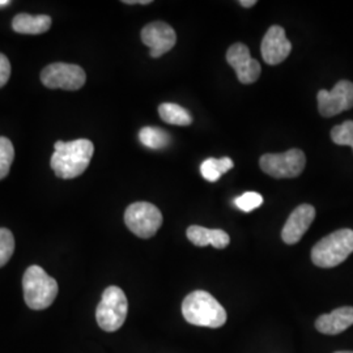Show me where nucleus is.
<instances>
[{
  "instance_id": "2eb2a0df",
  "label": "nucleus",
  "mask_w": 353,
  "mask_h": 353,
  "mask_svg": "<svg viewBox=\"0 0 353 353\" xmlns=\"http://www.w3.org/2000/svg\"><path fill=\"white\" fill-rule=\"evenodd\" d=\"M188 239L198 248L212 245L216 249H225L230 239L223 229H208V228L191 225L188 228Z\"/></svg>"
},
{
  "instance_id": "1a4fd4ad",
  "label": "nucleus",
  "mask_w": 353,
  "mask_h": 353,
  "mask_svg": "<svg viewBox=\"0 0 353 353\" xmlns=\"http://www.w3.org/2000/svg\"><path fill=\"white\" fill-rule=\"evenodd\" d=\"M318 110L322 117H335L353 108V83L341 80L330 92L322 89L318 92Z\"/></svg>"
},
{
  "instance_id": "6e6552de",
  "label": "nucleus",
  "mask_w": 353,
  "mask_h": 353,
  "mask_svg": "<svg viewBox=\"0 0 353 353\" xmlns=\"http://www.w3.org/2000/svg\"><path fill=\"white\" fill-rule=\"evenodd\" d=\"M41 81L50 89L77 90L84 87L87 75L77 64L52 63L42 70Z\"/></svg>"
},
{
  "instance_id": "f257e3e1",
  "label": "nucleus",
  "mask_w": 353,
  "mask_h": 353,
  "mask_svg": "<svg viewBox=\"0 0 353 353\" xmlns=\"http://www.w3.org/2000/svg\"><path fill=\"white\" fill-rule=\"evenodd\" d=\"M51 156L50 166L55 176L62 179H72L81 176L93 157L94 145L88 139H77L74 141H57Z\"/></svg>"
},
{
  "instance_id": "5701e85b",
  "label": "nucleus",
  "mask_w": 353,
  "mask_h": 353,
  "mask_svg": "<svg viewBox=\"0 0 353 353\" xmlns=\"http://www.w3.org/2000/svg\"><path fill=\"white\" fill-rule=\"evenodd\" d=\"M234 204L243 212H252L263 204V196L259 192L248 191L234 199Z\"/></svg>"
},
{
  "instance_id": "dca6fc26",
  "label": "nucleus",
  "mask_w": 353,
  "mask_h": 353,
  "mask_svg": "<svg viewBox=\"0 0 353 353\" xmlns=\"http://www.w3.org/2000/svg\"><path fill=\"white\" fill-rule=\"evenodd\" d=\"M52 20L48 14L32 16L28 13H19L13 17L12 29L20 34H42L51 28Z\"/></svg>"
},
{
  "instance_id": "f03ea898",
  "label": "nucleus",
  "mask_w": 353,
  "mask_h": 353,
  "mask_svg": "<svg viewBox=\"0 0 353 353\" xmlns=\"http://www.w3.org/2000/svg\"><path fill=\"white\" fill-rule=\"evenodd\" d=\"M182 314L195 326L219 328L227 322V312L214 296L205 290H195L182 303Z\"/></svg>"
},
{
  "instance_id": "b1692460",
  "label": "nucleus",
  "mask_w": 353,
  "mask_h": 353,
  "mask_svg": "<svg viewBox=\"0 0 353 353\" xmlns=\"http://www.w3.org/2000/svg\"><path fill=\"white\" fill-rule=\"evenodd\" d=\"M11 76V63L10 59L0 52V88H3Z\"/></svg>"
},
{
  "instance_id": "bb28decb",
  "label": "nucleus",
  "mask_w": 353,
  "mask_h": 353,
  "mask_svg": "<svg viewBox=\"0 0 353 353\" xmlns=\"http://www.w3.org/2000/svg\"><path fill=\"white\" fill-rule=\"evenodd\" d=\"M335 353H353L351 351H341V352H335Z\"/></svg>"
},
{
  "instance_id": "393cba45",
  "label": "nucleus",
  "mask_w": 353,
  "mask_h": 353,
  "mask_svg": "<svg viewBox=\"0 0 353 353\" xmlns=\"http://www.w3.org/2000/svg\"><path fill=\"white\" fill-rule=\"evenodd\" d=\"M240 4L245 8H252L256 4V1L255 0H241Z\"/></svg>"
},
{
  "instance_id": "20e7f679",
  "label": "nucleus",
  "mask_w": 353,
  "mask_h": 353,
  "mask_svg": "<svg viewBox=\"0 0 353 353\" xmlns=\"http://www.w3.org/2000/svg\"><path fill=\"white\" fill-rule=\"evenodd\" d=\"M352 252V229H339L316 243L312 250V261L316 267L332 268L343 263Z\"/></svg>"
},
{
  "instance_id": "9d476101",
  "label": "nucleus",
  "mask_w": 353,
  "mask_h": 353,
  "mask_svg": "<svg viewBox=\"0 0 353 353\" xmlns=\"http://www.w3.org/2000/svg\"><path fill=\"white\" fill-rule=\"evenodd\" d=\"M141 41L150 48L152 58H160L174 48L176 34L174 29L163 21H154L144 26L141 30Z\"/></svg>"
},
{
  "instance_id": "f8f14e48",
  "label": "nucleus",
  "mask_w": 353,
  "mask_h": 353,
  "mask_svg": "<svg viewBox=\"0 0 353 353\" xmlns=\"http://www.w3.org/2000/svg\"><path fill=\"white\" fill-rule=\"evenodd\" d=\"M261 51L263 61L270 65H276L284 62L292 51V43L285 36L284 28L271 26L263 37Z\"/></svg>"
},
{
  "instance_id": "f3484780",
  "label": "nucleus",
  "mask_w": 353,
  "mask_h": 353,
  "mask_svg": "<svg viewBox=\"0 0 353 353\" xmlns=\"http://www.w3.org/2000/svg\"><path fill=\"white\" fill-rule=\"evenodd\" d=\"M159 114L161 119L174 126H190L192 123V115L186 110L185 108L176 105V103H170L165 102L159 106Z\"/></svg>"
},
{
  "instance_id": "6ab92c4d",
  "label": "nucleus",
  "mask_w": 353,
  "mask_h": 353,
  "mask_svg": "<svg viewBox=\"0 0 353 353\" xmlns=\"http://www.w3.org/2000/svg\"><path fill=\"white\" fill-rule=\"evenodd\" d=\"M139 139L147 148L163 150L169 145L170 135L159 127H143L140 130Z\"/></svg>"
},
{
  "instance_id": "cd10ccee",
  "label": "nucleus",
  "mask_w": 353,
  "mask_h": 353,
  "mask_svg": "<svg viewBox=\"0 0 353 353\" xmlns=\"http://www.w3.org/2000/svg\"><path fill=\"white\" fill-rule=\"evenodd\" d=\"M351 147H352V148H353V143H352V145H351Z\"/></svg>"
},
{
  "instance_id": "39448f33",
  "label": "nucleus",
  "mask_w": 353,
  "mask_h": 353,
  "mask_svg": "<svg viewBox=\"0 0 353 353\" xmlns=\"http://www.w3.org/2000/svg\"><path fill=\"white\" fill-rule=\"evenodd\" d=\"M128 313V301L125 292L119 287H108L102 293L96 319L99 326L106 332H114L123 326Z\"/></svg>"
},
{
  "instance_id": "a211bd4d",
  "label": "nucleus",
  "mask_w": 353,
  "mask_h": 353,
  "mask_svg": "<svg viewBox=\"0 0 353 353\" xmlns=\"http://www.w3.org/2000/svg\"><path fill=\"white\" fill-rule=\"evenodd\" d=\"M233 166L234 163L229 157H221V159L211 157L203 161L201 165V173L203 178L207 179L208 182H216L224 173H227L228 170L233 169Z\"/></svg>"
},
{
  "instance_id": "aec40b11",
  "label": "nucleus",
  "mask_w": 353,
  "mask_h": 353,
  "mask_svg": "<svg viewBox=\"0 0 353 353\" xmlns=\"http://www.w3.org/2000/svg\"><path fill=\"white\" fill-rule=\"evenodd\" d=\"M13 159H14V148H13L12 141L8 138L0 137V179L8 176Z\"/></svg>"
},
{
  "instance_id": "4be33fe9",
  "label": "nucleus",
  "mask_w": 353,
  "mask_h": 353,
  "mask_svg": "<svg viewBox=\"0 0 353 353\" xmlns=\"http://www.w3.org/2000/svg\"><path fill=\"white\" fill-rule=\"evenodd\" d=\"M331 139L338 145H352L353 121H345L331 130Z\"/></svg>"
},
{
  "instance_id": "7ed1b4c3",
  "label": "nucleus",
  "mask_w": 353,
  "mask_h": 353,
  "mask_svg": "<svg viewBox=\"0 0 353 353\" xmlns=\"http://www.w3.org/2000/svg\"><path fill=\"white\" fill-rule=\"evenodd\" d=\"M24 299L33 310H45L52 305L58 296V283L39 265H30L26 268L23 278Z\"/></svg>"
},
{
  "instance_id": "4468645a",
  "label": "nucleus",
  "mask_w": 353,
  "mask_h": 353,
  "mask_svg": "<svg viewBox=\"0 0 353 353\" xmlns=\"http://www.w3.org/2000/svg\"><path fill=\"white\" fill-rule=\"evenodd\" d=\"M353 325L352 306H343L335 309L330 314H323L316 321L319 332L326 335H338Z\"/></svg>"
},
{
  "instance_id": "9b49d317",
  "label": "nucleus",
  "mask_w": 353,
  "mask_h": 353,
  "mask_svg": "<svg viewBox=\"0 0 353 353\" xmlns=\"http://www.w3.org/2000/svg\"><path fill=\"white\" fill-rule=\"evenodd\" d=\"M229 65L236 71L237 77L242 84H252L261 76V64L252 59L250 50L243 43H234L227 52Z\"/></svg>"
},
{
  "instance_id": "412c9836",
  "label": "nucleus",
  "mask_w": 353,
  "mask_h": 353,
  "mask_svg": "<svg viewBox=\"0 0 353 353\" xmlns=\"http://www.w3.org/2000/svg\"><path fill=\"white\" fill-rule=\"evenodd\" d=\"M14 252V237L7 228H0V267L7 265Z\"/></svg>"
},
{
  "instance_id": "a878e982",
  "label": "nucleus",
  "mask_w": 353,
  "mask_h": 353,
  "mask_svg": "<svg viewBox=\"0 0 353 353\" xmlns=\"http://www.w3.org/2000/svg\"><path fill=\"white\" fill-rule=\"evenodd\" d=\"M10 4H11V1H10V0H0V8L7 7V6H10Z\"/></svg>"
},
{
  "instance_id": "423d86ee",
  "label": "nucleus",
  "mask_w": 353,
  "mask_h": 353,
  "mask_svg": "<svg viewBox=\"0 0 353 353\" xmlns=\"http://www.w3.org/2000/svg\"><path fill=\"white\" fill-rule=\"evenodd\" d=\"M125 223L135 236L151 239L163 225V214L152 203H132L127 207Z\"/></svg>"
},
{
  "instance_id": "ddd939ff",
  "label": "nucleus",
  "mask_w": 353,
  "mask_h": 353,
  "mask_svg": "<svg viewBox=\"0 0 353 353\" xmlns=\"http://www.w3.org/2000/svg\"><path fill=\"white\" fill-rule=\"evenodd\" d=\"M316 219V208L310 204H300L292 214L281 230V239L287 245H294L303 239V234Z\"/></svg>"
},
{
  "instance_id": "0eeeda50",
  "label": "nucleus",
  "mask_w": 353,
  "mask_h": 353,
  "mask_svg": "<svg viewBox=\"0 0 353 353\" xmlns=\"http://www.w3.org/2000/svg\"><path fill=\"white\" fill-rule=\"evenodd\" d=\"M261 169L274 178H296L306 166V156L301 150H290L284 153H265L259 160Z\"/></svg>"
}]
</instances>
